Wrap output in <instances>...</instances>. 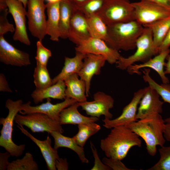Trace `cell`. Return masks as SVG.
<instances>
[{
	"label": "cell",
	"mask_w": 170,
	"mask_h": 170,
	"mask_svg": "<svg viewBox=\"0 0 170 170\" xmlns=\"http://www.w3.org/2000/svg\"><path fill=\"white\" fill-rule=\"evenodd\" d=\"M142 141L138 136L126 126L112 128L105 139H101L100 147L106 156L122 160L132 147H141Z\"/></svg>",
	"instance_id": "6da1fadb"
},
{
	"label": "cell",
	"mask_w": 170,
	"mask_h": 170,
	"mask_svg": "<svg viewBox=\"0 0 170 170\" xmlns=\"http://www.w3.org/2000/svg\"><path fill=\"white\" fill-rule=\"evenodd\" d=\"M165 123L160 114L156 113L126 126L144 140L148 153L153 156L156 154L157 146L162 147L165 143Z\"/></svg>",
	"instance_id": "7a4b0ae2"
},
{
	"label": "cell",
	"mask_w": 170,
	"mask_h": 170,
	"mask_svg": "<svg viewBox=\"0 0 170 170\" xmlns=\"http://www.w3.org/2000/svg\"><path fill=\"white\" fill-rule=\"evenodd\" d=\"M107 27L109 38L108 45L118 51L135 49L144 29L143 25L136 20L107 26Z\"/></svg>",
	"instance_id": "3957f363"
},
{
	"label": "cell",
	"mask_w": 170,
	"mask_h": 170,
	"mask_svg": "<svg viewBox=\"0 0 170 170\" xmlns=\"http://www.w3.org/2000/svg\"><path fill=\"white\" fill-rule=\"evenodd\" d=\"M23 104L22 100L16 101L8 99L6 102L5 106L8 110V114L5 118H0V124L3 125L1 131L0 146L4 148L13 157H19L22 155L25 145H17L12 139L13 123L15 117Z\"/></svg>",
	"instance_id": "277c9868"
},
{
	"label": "cell",
	"mask_w": 170,
	"mask_h": 170,
	"mask_svg": "<svg viewBox=\"0 0 170 170\" xmlns=\"http://www.w3.org/2000/svg\"><path fill=\"white\" fill-rule=\"evenodd\" d=\"M107 26L135 20L134 9L129 0H105L96 14Z\"/></svg>",
	"instance_id": "5b68a950"
},
{
	"label": "cell",
	"mask_w": 170,
	"mask_h": 170,
	"mask_svg": "<svg viewBox=\"0 0 170 170\" xmlns=\"http://www.w3.org/2000/svg\"><path fill=\"white\" fill-rule=\"evenodd\" d=\"M136 48L133 54L126 58L120 57L116 63L117 68L127 70L135 63L145 62L159 54V49L154 45L152 32L149 28L144 27L143 33L137 41Z\"/></svg>",
	"instance_id": "8992f818"
},
{
	"label": "cell",
	"mask_w": 170,
	"mask_h": 170,
	"mask_svg": "<svg viewBox=\"0 0 170 170\" xmlns=\"http://www.w3.org/2000/svg\"><path fill=\"white\" fill-rule=\"evenodd\" d=\"M14 121L18 124L27 127L33 133L45 132L50 134L53 131L62 133L64 132L59 122L40 113L35 112L21 115L17 114Z\"/></svg>",
	"instance_id": "52a82bcc"
},
{
	"label": "cell",
	"mask_w": 170,
	"mask_h": 170,
	"mask_svg": "<svg viewBox=\"0 0 170 170\" xmlns=\"http://www.w3.org/2000/svg\"><path fill=\"white\" fill-rule=\"evenodd\" d=\"M45 0H28L26 16L28 29L34 37L42 41L46 34Z\"/></svg>",
	"instance_id": "ba28073f"
},
{
	"label": "cell",
	"mask_w": 170,
	"mask_h": 170,
	"mask_svg": "<svg viewBox=\"0 0 170 170\" xmlns=\"http://www.w3.org/2000/svg\"><path fill=\"white\" fill-rule=\"evenodd\" d=\"M134 9L135 20L143 25L170 16V10L147 0L132 3Z\"/></svg>",
	"instance_id": "9c48e42d"
},
{
	"label": "cell",
	"mask_w": 170,
	"mask_h": 170,
	"mask_svg": "<svg viewBox=\"0 0 170 170\" xmlns=\"http://www.w3.org/2000/svg\"><path fill=\"white\" fill-rule=\"evenodd\" d=\"M75 49L85 54L102 55L111 64L116 63L121 56L118 50L110 47L104 40L92 37L76 45Z\"/></svg>",
	"instance_id": "30bf717a"
},
{
	"label": "cell",
	"mask_w": 170,
	"mask_h": 170,
	"mask_svg": "<svg viewBox=\"0 0 170 170\" xmlns=\"http://www.w3.org/2000/svg\"><path fill=\"white\" fill-rule=\"evenodd\" d=\"M9 13L12 15L15 24L13 36L14 41H19L27 45H31L26 26L27 11L23 4L18 0H6Z\"/></svg>",
	"instance_id": "8fae6325"
},
{
	"label": "cell",
	"mask_w": 170,
	"mask_h": 170,
	"mask_svg": "<svg viewBox=\"0 0 170 170\" xmlns=\"http://www.w3.org/2000/svg\"><path fill=\"white\" fill-rule=\"evenodd\" d=\"M94 100L78 102L79 106L84 110L86 114L91 116L99 118L105 116V118L111 119L113 115L109 110L113 108L114 100L110 95L101 92H98L94 95Z\"/></svg>",
	"instance_id": "7c38bea8"
},
{
	"label": "cell",
	"mask_w": 170,
	"mask_h": 170,
	"mask_svg": "<svg viewBox=\"0 0 170 170\" xmlns=\"http://www.w3.org/2000/svg\"><path fill=\"white\" fill-rule=\"evenodd\" d=\"M46 103L36 106L31 105V102L28 101L23 104L19 113L22 115L38 112L48 115L51 119L59 122L60 114L61 111L77 101L75 99L66 98L61 103L53 104L51 103L50 98L47 99Z\"/></svg>",
	"instance_id": "4fadbf2b"
},
{
	"label": "cell",
	"mask_w": 170,
	"mask_h": 170,
	"mask_svg": "<svg viewBox=\"0 0 170 170\" xmlns=\"http://www.w3.org/2000/svg\"><path fill=\"white\" fill-rule=\"evenodd\" d=\"M145 88L141 89L135 92L131 102L123 109L121 114L113 119L105 118L102 120L103 126L107 129L127 125L137 120L136 119L138 106L143 96Z\"/></svg>",
	"instance_id": "5bb4252c"
},
{
	"label": "cell",
	"mask_w": 170,
	"mask_h": 170,
	"mask_svg": "<svg viewBox=\"0 0 170 170\" xmlns=\"http://www.w3.org/2000/svg\"><path fill=\"white\" fill-rule=\"evenodd\" d=\"M144 93L139 103L136 119H141L156 113L162 112L164 102L160 99V96L150 86L145 87Z\"/></svg>",
	"instance_id": "9a60e30c"
},
{
	"label": "cell",
	"mask_w": 170,
	"mask_h": 170,
	"mask_svg": "<svg viewBox=\"0 0 170 170\" xmlns=\"http://www.w3.org/2000/svg\"><path fill=\"white\" fill-rule=\"evenodd\" d=\"M0 61L7 65L22 67L31 65L29 54L18 49L0 36Z\"/></svg>",
	"instance_id": "2e32d148"
},
{
	"label": "cell",
	"mask_w": 170,
	"mask_h": 170,
	"mask_svg": "<svg viewBox=\"0 0 170 170\" xmlns=\"http://www.w3.org/2000/svg\"><path fill=\"white\" fill-rule=\"evenodd\" d=\"M106 61L102 55L87 54L84 58L82 67L78 75L86 85V95L88 96L90 87L91 79L94 75H99L101 69Z\"/></svg>",
	"instance_id": "e0dca14e"
},
{
	"label": "cell",
	"mask_w": 170,
	"mask_h": 170,
	"mask_svg": "<svg viewBox=\"0 0 170 170\" xmlns=\"http://www.w3.org/2000/svg\"><path fill=\"white\" fill-rule=\"evenodd\" d=\"M90 37L87 17L76 8L71 20L68 38L77 45Z\"/></svg>",
	"instance_id": "ac0fdd59"
},
{
	"label": "cell",
	"mask_w": 170,
	"mask_h": 170,
	"mask_svg": "<svg viewBox=\"0 0 170 170\" xmlns=\"http://www.w3.org/2000/svg\"><path fill=\"white\" fill-rule=\"evenodd\" d=\"M170 53V49L162 51L146 62L140 64H134L129 66L127 69L130 74H141L139 70L143 68L148 67L155 70L159 75L163 83H169L168 78L164 73V68L165 60L167 55Z\"/></svg>",
	"instance_id": "d6986e66"
},
{
	"label": "cell",
	"mask_w": 170,
	"mask_h": 170,
	"mask_svg": "<svg viewBox=\"0 0 170 170\" xmlns=\"http://www.w3.org/2000/svg\"><path fill=\"white\" fill-rule=\"evenodd\" d=\"M18 125L17 127L21 133L30 138L39 148L45 161L48 169L56 170L55 161L60 157L57 150L51 146V140L49 136L45 140H41L33 136L27 130L24 128L22 125Z\"/></svg>",
	"instance_id": "ffe728a7"
},
{
	"label": "cell",
	"mask_w": 170,
	"mask_h": 170,
	"mask_svg": "<svg viewBox=\"0 0 170 170\" xmlns=\"http://www.w3.org/2000/svg\"><path fill=\"white\" fill-rule=\"evenodd\" d=\"M60 2L47 3L46 4L48 16L46 34L49 36L50 39L54 41H58L60 37L59 26Z\"/></svg>",
	"instance_id": "44dd1931"
},
{
	"label": "cell",
	"mask_w": 170,
	"mask_h": 170,
	"mask_svg": "<svg viewBox=\"0 0 170 170\" xmlns=\"http://www.w3.org/2000/svg\"><path fill=\"white\" fill-rule=\"evenodd\" d=\"M66 88L64 81H60L46 88L36 89L31 93V96L35 104H38L42 102L43 99L48 98L65 99Z\"/></svg>",
	"instance_id": "7402d4cb"
},
{
	"label": "cell",
	"mask_w": 170,
	"mask_h": 170,
	"mask_svg": "<svg viewBox=\"0 0 170 170\" xmlns=\"http://www.w3.org/2000/svg\"><path fill=\"white\" fill-rule=\"evenodd\" d=\"M79 106L78 102L63 109L60 116V124H80L95 122L99 120L96 117H88L80 114L78 110Z\"/></svg>",
	"instance_id": "603a6c76"
},
{
	"label": "cell",
	"mask_w": 170,
	"mask_h": 170,
	"mask_svg": "<svg viewBox=\"0 0 170 170\" xmlns=\"http://www.w3.org/2000/svg\"><path fill=\"white\" fill-rule=\"evenodd\" d=\"M78 77L77 74H74L64 81L66 86L65 94L66 98L82 102L87 101L86 85Z\"/></svg>",
	"instance_id": "cb8c5ba5"
},
{
	"label": "cell",
	"mask_w": 170,
	"mask_h": 170,
	"mask_svg": "<svg viewBox=\"0 0 170 170\" xmlns=\"http://www.w3.org/2000/svg\"><path fill=\"white\" fill-rule=\"evenodd\" d=\"M86 55V54L76 51L74 57H65L64 66L61 72L52 79L53 84L60 81H64L72 74H78L82 67Z\"/></svg>",
	"instance_id": "d4e9b609"
},
{
	"label": "cell",
	"mask_w": 170,
	"mask_h": 170,
	"mask_svg": "<svg viewBox=\"0 0 170 170\" xmlns=\"http://www.w3.org/2000/svg\"><path fill=\"white\" fill-rule=\"evenodd\" d=\"M54 140V148L58 150L60 147H66L75 152L79 159L83 163H88V160L86 158L83 147L79 146L73 137L71 138L63 135L62 133L53 131L50 133Z\"/></svg>",
	"instance_id": "484cf974"
},
{
	"label": "cell",
	"mask_w": 170,
	"mask_h": 170,
	"mask_svg": "<svg viewBox=\"0 0 170 170\" xmlns=\"http://www.w3.org/2000/svg\"><path fill=\"white\" fill-rule=\"evenodd\" d=\"M76 6L69 0H61L60 4V38H68L70 23Z\"/></svg>",
	"instance_id": "4316f807"
},
{
	"label": "cell",
	"mask_w": 170,
	"mask_h": 170,
	"mask_svg": "<svg viewBox=\"0 0 170 170\" xmlns=\"http://www.w3.org/2000/svg\"><path fill=\"white\" fill-rule=\"evenodd\" d=\"M143 26L151 30L154 45L159 49L170 29V16Z\"/></svg>",
	"instance_id": "83f0119b"
},
{
	"label": "cell",
	"mask_w": 170,
	"mask_h": 170,
	"mask_svg": "<svg viewBox=\"0 0 170 170\" xmlns=\"http://www.w3.org/2000/svg\"><path fill=\"white\" fill-rule=\"evenodd\" d=\"M87 17L91 37L102 39L108 45L109 38L107 26L96 14Z\"/></svg>",
	"instance_id": "f1b7e54d"
},
{
	"label": "cell",
	"mask_w": 170,
	"mask_h": 170,
	"mask_svg": "<svg viewBox=\"0 0 170 170\" xmlns=\"http://www.w3.org/2000/svg\"><path fill=\"white\" fill-rule=\"evenodd\" d=\"M78 131L73 137L80 146H84L88 139L95 134L101 128L100 125L95 122L78 125Z\"/></svg>",
	"instance_id": "f546056e"
},
{
	"label": "cell",
	"mask_w": 170,
	"mask_h": 170,
	"mask_svg": "<svg viewBox=\"0 0 170 170\" xmlns=\"http://www.w3.org/2000/svg\"><path fill=\"white\" fill-rule=\"evenodd\" d=\"M142 71L144 74L143 78L145 82L157 92L164 102L170 104V84L163 83L161 84H158L150 76L149 68H144Z\"/></svg>",
	"instance_id": "4dcf8cb0"
},
{
	"label": "cell",
	"mask_w": 170,
	"mask_h": 170,
	"mask_svg": "<svg viewBox=\"0 0 170 170\" xmlns=\"http://www.w3.org/2000/svg\"><path fill=\"white\" fill-rule=\"evenodd\" d=\"M36 89H42L53 85L47 66L36 64L33 75Z\"/></svg>",
	"instance_id": "1f68e13d"
},
{
	"label": "cell",
	"mask_w": 170,
	"mask_h": 170,
	"mask_svg": "<svg viewBox=\"0 0 170 170\" xmlns=\"http://www.w3.org/2000/svg\"><path fill=\"white\" fill-rule=\"evenodd\" d=\"M38 165L34 160L32 155L26 152L21 159H17L8 162L7 170H38Z\"/></svg>",
	"instance_id": "d6a6232c"
},
{
	"label": "cell",
	"mask_w": 170,
	"mask_h": 170,
	"mask_svg": "<svg viewBox=\"0 0 170 170\" xmlns=\"http://www.w3.org/2000/svg\"><path fill=\"white\" fill-rule=\"evenodd\" d=\"M9 13L6 0H0V36H3L7 33L14 31L15 28L10 23L7 19Z\"/></svg>",
	"instance_id": "836d02e7"
},
{
	"label": "cell",
	"mask_w": 170,
	"mask_h": 170,
	"mask_svg": "<svg viewBox=\"0 0 170 170\" xmlns=\"http://www.w3.org/2000/svg\"><path fill=\"white\" fill-rule=\"evenodd\" d=\"M160 158L158 162L148 170H170V145L161 147L159 150Z\"/></svg>",
	"instance_id": "e575fe53"
},
{
	"label": "cell",
	"mask_w": 170,
	"mask_h": 170,
	"mask_svg": "<svg viewBox=\"0 0 170 170\" xmlns=\"http://www.w3.org/2000/svg\"><path fill=\"white\" fill-rule=\"evenodd\" d=\"M105 1V0H87L76 7L77 9L88 17L98 12L103 7Z\"/></svg>",
	"instance_id": "d590c367"
},
{
	"label": "cell",
	"mask_w": 170,
	"mask_h": 170,
	"mask_svg": "<svg viewBox=\"0 0 170 170\" xmlns=\"http://www.w3.org/2000/svg\"><path fill=\"white\" fill-rule=\"evenodd\" d=\"M42 41L39 40L37 42L36 55L35 59L36 64L47 66L48 60L52 56V53L50 50L43 45Z\"/></svg>",
	"instance_id": "8d00e7d4"
},
{
	"label": "cell",
	"mask_w": 170,
	"mask_h": 170,
	"mask_svg": "<svg viewBox=\"0 0 170 170\" xmlns=\"http://www.w3.org/2000/svg\"><path fill=\"white\" fill-rule=\"evenodd\" d=\"M103 162L113 170H133L128 168L119 159L108 158L104 157L102 160Z\"/></svg>",
	"instance_id": "74e56055"
},
{
	"label": "cell",
	"mask_w": 170,
	"mask_h": 170,
	"mask_svg": "<svg viewBox=\"0 0 170 170\" xmlns=\"http://www.w3.org/2000/svg\"><path fill=\"white\" fill-rule=\"evenodd\" d=\"M90 148L94 159V165L91 170H110L111 169L104 164L99 159L97 149L93 143L90 142Z\"/></svg>",
	"instance_id": "f35d334b"
},
{
	"label": "cell",
	"mask_w": 170,
	"mask_h": 170,
	"mask_svg": "<svg viewBox=\"0 0 170 170\" xmlns=\"http://www.w3.org/2000/svg\"><path fill=\"white\" fill-rule=\"evenodd\" d=\"M11 155L7 151L4 153H0V170L7 169L9 162L8 159Z\"/></svg>",
	"instance_id": "ab89813d"
},
{
	"label": "cell",
	"mask_w": 170,
	"mask_h": 170,
	"mask_svg": "<svg viewBox=\"0 0 170 170\" xmlns=\"http://www.w3.org/2000/svg\"><path fill=\"white\" fill-rule=\"evenodd\" d=\"M0 91L12 93L5 75L3 73L0 74Z\"/></svg>",
	"instance_id": "60d3db41"
},
{
	"label": "cell",
	"mask_w": 170,
	"mask_h": 170,
	"mask_svg": "<svg viewBox=\"0 0 170 170\" xmlns=\"http://www.w3.org/2000/svg\"><path fill=\"white\" fill-rule=\"evenodd\" d=\"M170 47V29L159 48V53L169 49Z\"/></svg>",
	"instance_id": "b9f144b4"
},
{
	"label": "cell",
	"mask_w": 170,
	"mask_h": 170,
	"mask_svg": "<svg viewBox=\"0 0 170 170\" xmlns=\"http://www.w3.org/2000/svg\"><path fill=\"white\" fill-rule=\"evenodd\" d=\"M55 166L58 170H67L68 169V163L66 158H59L56 160Z\"/></svg>",
	"instance_id": "7bdbcfd3"
},
{
	"label": "cell",
	"mask_w": 170,
	"mask_h": 170,
	"mask_svg": "<svg viewBox=\"0 0 170 170\" xmlns=\"http://www.w3.org/2000/svg\"><path fill=\"white\" fill-rule=\"evenodd\" d=\"M154 3L170 10V0H147Z\"/></svg>",
	"instance_id": "ee69618b"
},
{
	"label": "cell",
	"mask_w": 170,
	"mask_h": 170,
	"mask_svg": "<svg viewBox=\"0 0 170 170\" xmlns=\"http://www.w3.org/2000/svg\"><path fill=\"white\" fill-rule=\"evenodd\" d=\"M164 136L166 140L170 141V122L166 123Z\"/></svg>",
	"instance_id": "f6af8a7d"
},
{
	"label": "cell",
	"mask_w": 170,
	"mask_h": 170,
	"mask_svg": "<svg viewBox=\"0 0 170 170\" xmlns=\"http://www.w3.org/2000/svg\"><path fill=\"white\" fill-rule=\"evenodd\" d=\"M166 60H167V62L166 63L165 66L164 73L165 75L166 74L170 75V53L167 56Z\"/></svg>",
	"instance_id": "bcb514c9"
},
{
	"label": "cell",
	"mask_w": 170,
	"mask_h": 170,
	"mask_svg": "<svg viewBox=\"0 0 170 170\" xmlns=\"http://www.w3.org/2000/svg\"><path fill=\"white\" fill-rule=\"evenodd\" d=\"M73 3L76 6L79 5L87 0H69Z\"/></svg>",
	"instance_id": "7dc6e473"
},
{
	"label": "cell",
	"mask_w": 170,
	"mask_h": 170,
	"mask_svg": "<svg viewBox=\"0 0 170 170\" xmlns=\"http://www.w3.org/2000/svg\"><path fill=\"white\" fill-rule=\"evenodd\" d=\"M21 2L23 4L25 8L26 7L27 5V3L28 0H18Z\"/></svg>",
	"instance_id": "c3c4849f"
},
{
	"label": "cell",
	"mask_w": 170,
	"mask_h": 170,
	"mask_svg": "<svg viewBox=\"0 0 170 170\" xmlns=\"http://www.w3.org/2000/svg\"><path fill=\"white\" fill-rule=\"evenodd\" d=\"M48 3H56L60 2L61 0H45Z\"/></svg>",
	"instance_id": "681fc988"
},
{
	"label": "cell",
	"mask_w": 170,
	"mask_h": 170,
	"mask_svg": "<svg viewBox=\"0 0 170 170\" xmlns=\"http://www.w3.org/2000/svg\"><path fill=\"white\" fill-rule=\"evenodd\" d=\"M164 121L166 123L167 122H170V117L165 119L164 120Z\"/></svg>",
	"instance_id": "f907efd6"
},
{
	"label": "cell",
	"mask_w": 170,
	"mask_h": 170,
	"mask_svg": "<svg viewBox=\"0 0 170 170\" xmlns=\"http://www.w3.org/2000/svg\"></svg>",
	"instance_id": "816d5d0a"
}]
</instances>
